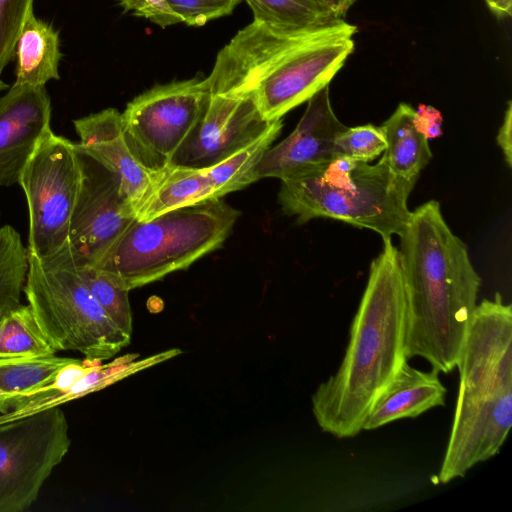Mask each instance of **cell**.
<instances>
[{
	"label": "cell",
	"mask_w": 512,
	"mask_h": 512,
	"mask_svg": "<svg viewBox=\"0 0 512 512\" xmlns=\"http://www.w3.org/2000/svg\"><path fill=\"white\" fill-rule=\"evenodd\" d=\"M399 237L407 288L406 358L422 357L439 373H450L477 306L481 278L437 201L412 211Z\"/></svg>",
	"instance_id": "obj_1"
},
{
	"label": "cell",
	"mask_w": 512,
	"mask_h": 512,
	"mask_svg": "<svg viewBox=\"0 0 512 512\" xmlns=\"http://www.w3.org/2000/svg\"><path fill=\"white\" fill-rule=\"evenodd\" d=\"M406 313L401 255L391 239L383 240L381 253L370 265L342 362L311 397L323 432L341 439L363 431L373 401L407 361Z\"/></svg>",
	"instance_id": "obj_2"
},
{
	"label": "cell",
	"mask_w": 512,
	"mask_h": 512,
	"mask_svg": "<svg viewBox=\"0 0 512 512\" xmlns=\"http://www.w3.org/2000/svg\"><path fill=\"white\" fill-rule=\"evenodd\" d=\"M356 32L345 20L302 31L253 20L218 53L206 77L210 92L251 95L267 120L281 119L329 85L353 52Z\"/></svg>",
	"instance_id": "obj_3"
},
{
	"label": "cell",
	"mask_w": 512,
	"mask_h": 512,
	"mask_svg": "<svg viewBox=\"0 0 512 512\" xmlns=\"http://www.w3.org/2000/svg\"><path fill=\"white\" fill-rule=\"evenodd\" d=\"M457 367L459 392L439 484L495 456L512 426V307L498 292L477 304Z\"/></svg>",
	"instance_id": "obj_4"
},
{
	"label": "cell",
	"mask_w": 512,
	"mask_h": 512,
	"mask_svg": "<svg viewBox=\"0 0 512 512\" xmlns=\"http://www.w3.org/2000/svg\"><path fill=\"white\" fill-rule=\"evenodd\" d=\"M280 180L279 203L298 223L326 217L387 240L402 234L411 213L407 201L414 187L392 172L383 155L373 165L336 156Z\"/></svg>",
	"instance_id": "obj_5"
},
{
	"label": "cell",
	"mask_w": 512,
	"mask_h": 512,
	"mask_svg": "<svg viewBox=\"0 0 512 512\" xmlns=\"http://www.w3.org/2000/svg\"><path fill=\"white\" fill-rule=\"evenodd\" d=\"M239 215L216 198L136 218L94 265L128 291L142 287L218 249Z\"/></svg>",
	"instance_id": "obj_6"
},
{
	"label": "cell",
	"mask_w": 512,
	"mask_h": 512,
	"mask_svg": "<svg viewBox=\"0 0 512 512\" xmlns=\"http://www.w3.org/2000/svg\"><path fill=\"white\" fill-rule=\"evenodd\" d=\"M28 259L23 293L57 352L103 361L130 343L131 336L114 324L80 277L68 242L48 258L28 253Z\"/></svg>",
	"instance_id": "obj_7"
},
{
	"label": "cell",
	"mask_w": 512,
	"mask_h": 512,
	"mask_svg": "<svg viewBox=\"0 0 512 512\" xmlns=\"http://www.w3.org/2000/svg\"><path fill=\"white\" fill-rule=\"evenodd\" d=\"M81 180V158L75 143L48 130L18 182L27 200L29 254L45 259L68 241Z\"/></svg>",
	"instance_id": "obj_8"
},
{
	"label": "cell",
	"mask_w": 512,
	"mask_h": 512,
	"mask_svg": "<svg viewBox=\"0 0 512 512\" xmlns=\"http://www.w3.org/2000/svg\"><path fill=\"white\" fill-rule=\"evenodd\" d=\"M61 406L0 425V512H22L37 500L69 451Z\"/></svg>",
	"instance_id": "obj_9"
},
{
	"label": "cell",
	"mask_w": 512,
	"mask_h": 512,
	"mask_svg": "<svg viewBox=\"0 0 512 512\" xmlns=\"http://www.w3.org/2000/svg\"><path fill=\"white\" fill-rule=\"evenodd\" d=\"M210 96L206 78H193L155 85L127 104L125 133L145 165L155 171L169 165Z\"/></svg>",
	"instance_id": "obj_10"
},
{
	"label": "cell",
	"mask_w": 512,
	"mask_h": 512,
	"mask_svg": "<svg viewBox=\"0 0 512 512\" xmlns=\"http://www.w3.org/2000/svg\"><path fill=\"white\" fill-rule=\"evenodd\" d=\"M277 120H267L251 95L211 94L167 167L215 166L256 142Z\"/></svg>",
	"instance_id": "obj_11"
},
{
	"label": "cell",
	"mask_w": 512,
	"mask_h": 512,
	"mask_svg": "<svg viewBox=\"0 0 512 512\" xmlns=\"http://www.w3.org/2000/svg\"><path fill=\"white\" fill-rule=\"evenodd\" d=\"M78 152L82 180L67 242L78 263L94 265L137 216L116 177L93 158Z\"/></svg>",
	"instance_id": "obj_12"
},
{
	"label": "cell",
	"mask_w": 512,
	"mask_h": 512,
	"mask_svg": "<svg viewBox=\"0 0 512 512\" xmlns=\"http://www.w3.org/2000/svg\"><path fill=\"white\" fill-rule=\"evenodd\" d=\"M282 118L256 142L233 157L209 168L167 167L141 207L137 219L147 220L165 211L222 198L257 181L255 167L282 129Z\"/></svg>",
	"instance_id": "obj_13"
},
{
	"label": "cell",
	"mask_w": 512,
	"mask_h": 512,
	"mask_svg": "<svg viewBox=\"0 0 512 512\" xmlns=\"http://www.w3.org/2000/svg\"><path fill=\"white\" fill-rule=\"evenodd\" d=\"M73 125L79 137L76 148L116 177L123 196L137 216L161 171L149 168L133 150L125 133L122 113L107 108L75 119Z\"/></svg>",
	"instance_id": "obj_14"
},
{
	"label": "cell",
	"mask_w": 512,
	"mask_h": 512,
	"mask_svg": "<svg viewBox=\"0 0 512 512\" xmlns=\"http://www.w3.org/2000/svg\"><path fill=\"white\" fill-rule=\"evenodd\" d=\"M306 110L293 132L274 147H269L255 167L257 180L282 179L307 166L336 157L335 140L347 126L335 115L329 85L308 101Z\"/></svg>",
	"instance_id": "obj_15"
},
{
	"label": "cell",
	"mask_w": 512,
	"mask_h": 512,
	"mask_svg": "<svg viewBox=\"0 0 512 512\" xmlns=\"http://www.w3.org/2000/svg\"><path fill=\"white\" fill-rule=\"evenodd\" d=\"M51 100L45 86L13 84L0 97V186L18 184L38 143L51 129Z\"/></svg>",
	"instance_id": "obj_16"
},
{
	"label": "cell",
	"mask_w": 512,
	"mask_h": 512,
	"mask_svg": "<svg viewBox=\"0 0 512 512\" xmlns=\"http://www.w3.org/2000/svg\"><path fill=\"white\" fill-rule=\"evenodd\" d=\"M446 392L437 370H419L405 361L373 401L363 431L399 419L416 418L434 407L444 406Z\"/></svg>",
	"instance_id": "obj_17"
},
{
	"label": "cell",
	"mask_w": 512,
	"mask_h": 512,
	"mask_svg": "<svg viewBox=\"0 0 512 512\" xmlns=\"http://www.w3.org/2000/svg\"><path fill=\"white\" fill-rule=\"evenodd\" d=\"M133 359L134 355H125L108 364L98 365L72 384L64 383L56 375L49 386L21 401L10 412L0 414V425L36 412L62 406L103 389L144 368L142 361H132Z\"/></svg>",
	"instance_id": "obj_18"
},
{
	"label": "cell",
	"mask_w": 512,
	"mask_h": 512,
	"mask_svg": "<svg viewBox=\"0 0 512 512\" xmlns=\"http://www.w3.org/2000/svg\"><path fill=\"white\" fill-rule=\"evenodd\" d=\"M381 126L387 141L383 156L390 169L414 187L432 158L428 136L422 130L418 112L411 105L400 103Z\"/></svg>",
	"instance_id": "obj_19"
},
{
	"label": "cell",
	"mask_w": 512,
	"mask_h": 512,
	"mask_svg": "<svg viewBox=\"0 0 512 512\" xmlns=\"http://www.w3.org/2000/svg\"><path fill=\"white\" fill-rule=\"evenodd\" d=\"M15 54V84L39 87L60 78L59 33L34 14L28 18L18 37Z\"/></svg>",
	"instance_id": "obj_20"
},
{
	"label": "cell",
	"mask_w": 512,
	"mask_h": 512,
	"mask_svg": "<svg viewBox=\"0 0 512 512\" xmlns=\"http://www.w3.org/2000/svg\"><path fill=\"white\" fill-rule=\"evenodd\" d=\"M77 358L63 356L0 358V414L49 386Z\"/></svg>",
	"instance_id": "obj_21"
},
{
	"label": "cell",
	"mask_w": 512,
	"mask_h": 512,
	"mask_svg": "<svg viewBox=\"0 0 512 512\" xmlns=\"http://www.w3.org/2000/svg\"><path fill=\"white\" fill-rule=\"evenodd\" d=\"M245 1L253 11L255 21L281 30H316L344 20L323 0Z\"/></svg>",
	"instance_id": "obj_22"
},
{
	"label": "cell",
	"mask_w": 512,
	"mask_h": 512,
	"mask_svg": "<svg viewBox=\"0 0 512 512\" xmlns=\"http://www.w3.org/2000/svg\"><path fill=\"white\" fill-rule=\"evenodd\" d=\"M56 354L28 304H21L0 320V358Z\"/></svg>",
	"instance_id": "obj_23"
},
{
	"label": "cell",
	"mask_w": 512,
	"mask_h": 512,
	"mask_svg": "<svg viewBox=\"0 0 512 512\" xmlns=\"http://www.w3.org/2000/svg\"><path fill=\"white\" fill-rule=\"evenodd\" d=\"M29 267L28 250L10 225L0 228V320L20 306Z\"/></svg>",
	"instance_id": "obj_24"
},
{
	"label": "cell",
	"mask_w": 512,
	"mask_h": 512,
	"mask_svg": "<svg viewBox=\"0 0 512 512\" xmlns=\"http://www.w3.org/2000/svg\"><path fill=\"white\" fill-rule=\"evenodd\" d=\"M76 265L80 277L98 304L122 332L131 336L132 311L129 291L119 286L105 271L95 265L77 261Z\"/></svg>",
	"instance_id": "obj_25"
},
{
	"label": "cell",
	"mask_w": 512,
	"mask_h": 512,
	"mask_svg": "<svg viewBox=\"0 0 512 512\" xmlns=\"http://www.w3.org/2000/svg\"><path fill=\"white\" fill-rule=\"evenodd\" d=\"M387 148L382 126L365 124L347 127L335 140L337 156L370 162Z\"/></svg>",
	"instance_id": "obj_26"
},
{
	"label": "cell",
	"mask_w": 512,
	"mask_h": 512,
	"mask_svg": "<svg viewBox=\"0 0 512 512\" xmlns=\"http://www.w3.org/2000/svg\"><path fill=\"white\" fill-rule=\"evenodd\" d=\"M34 0H0V73L15 55L18 37L33 14Z\"/></svg>",
	"instance_id": "obj_27"
},
{
	"label": "cell",
	"mask_w": 512,
	"mask_h": 512,
	"mask_svg": "<svg viewBox=\"0 0 512 512\" xmlns=\"http://www.w3.org/2000/svg\"><path fill=\"white\" fill-rule=\"evenodd\" d=\"M241 0H166L169 7L189 26L229 15Z\"/></svg>",
	"instance_id": "obj_28"
},
{
	"label": "cell",
	"mask_w": 512,
	"mask_h": 512,
	"mask_svg": "<svg viewBox=\"0 0 512 512\" xmlns=\"http://www.w3.org/2000/svg\"><path fill=\"white\" fill-rule=\"evenodd\" d=\"M125 11L165 28L181 22L166 0H117Z\"/></svg>",
	"instance_id": "obj_29"
},
{
	"label": "cell",
	"mask_w": 512,
	"mask_h": 512,
	"mask_svg": "<svg viewBox=\"0 0 512 512\" xmlns=\"http://www.w3.org/2000/svg\"><path fill=\"white\" fill-rule=\"evenodd\" d=\"M512 104L509 101L507 110L504 115L503 123L498 131L497 143L501 148L507 165L511 167L512 164Z\"/></svg>",
	"instance_id": "obj_30"
},
{
	"label": "cell",
	"mask_w": 512,
	"mask_h": 512,
	"mask_svg": "<svg viewBox=\"0 0 512 512\" xmlns=\"http://www.w3.org/2000/svg\"><path fill=\"white\" fill-rule=\"evenodd\" d=\"M485 2L498 18H505L511 15L512 0H485Z\"/></svg>",
	"instance_id": "obj_31"
},
{
	"label": "cell",
	"mask_w": 512,
	"mask_h": 512,
	"mask_svg": "<svg viewBox=\"0 0 512 512\" xmlns=\"http://www.w3.org/2000/svg\"><path fill=\"white\" fill-rule=\"evenodd\" d=\"M340 17L344 18L347 11L354 4L355 0H323Z\"/></svg>",
	"instance_id": "obj_32"
},
{
	"label": "cell",
	"mask_w": 512,
	"mask_h": 512,
	"mask_svg": "<svg viewBox=\"0 0 512 512\" xmlns=\"http://www.w3.org/2000/svg\"><path fill=\"white\" fill-rule=\"evenodd\" d=\"M9 88V86L0 79V92L4 91V90H7Z\"/></svg>",
	"instance_id": "obj_33"
}]
</instances>
